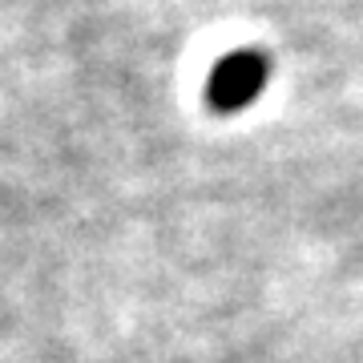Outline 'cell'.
<instances>
[{
	"instance_id": "6da1fadb",
	"label": "cell",
	"mask_w": 363,
	"mask_h": 363,
	"mask_svg": "<svg viewBox=\"0 0 363 363\" xmlns=\"http://www.w3.org/2000/svg\"><path fill=\"white\" fill-rule=\"evenodd\" d=\"M271 81V61L267 52L259 49H238L230 57H222L218 65L210 69L206 81V101L218 109V113H238L262 97Z\"/></svg>"
}]
</instances>
